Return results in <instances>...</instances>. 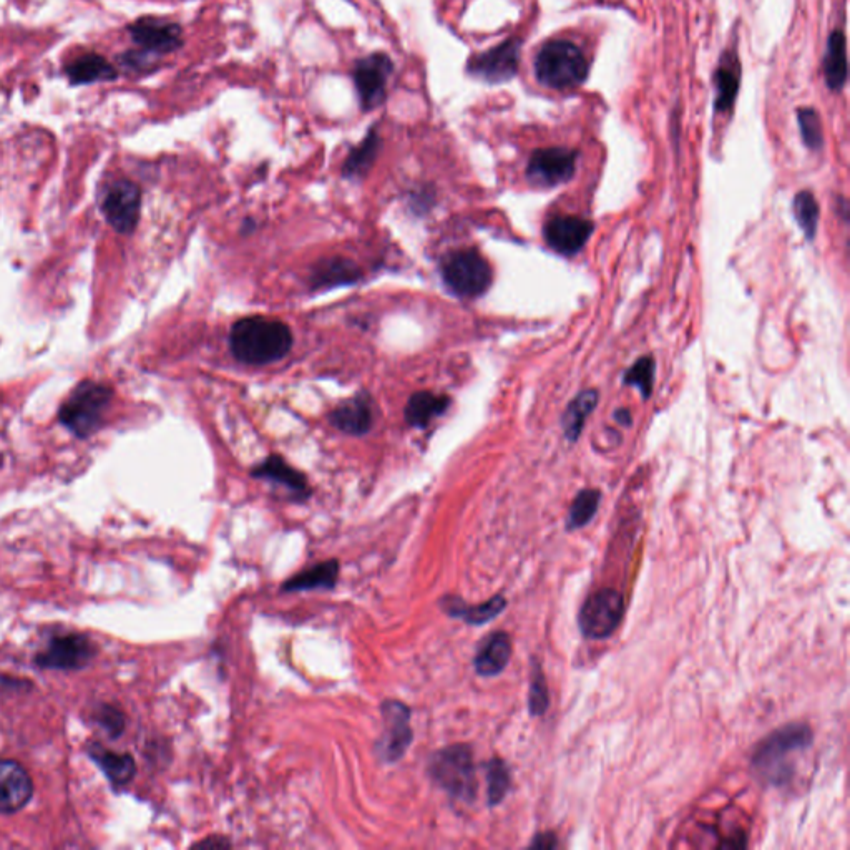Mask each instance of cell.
<instances>
[{
	"instance_id": "1",
	"label": "cell",
	"mask_w": 850,
	"mask_h": 850,
	"mask_svg": "<svg viewBox=\"0 0 850 850\" xmlns=\"http://www.w3.org/2000/svg\"><path fill=\"white\" fill-rule=\"evenodd\" d=\"M812 744V729L804 723H791L769 734L759 743L751 759L754 776L764 786L779 787L794 776V756Z\"/></svg>"
},
{
	"instance_id": "2",
	"label": "cell",
	"mask_w": 850,
	"mask_h": 850,
	"mask_svg": "<svg viewBox=\"0 0 850 850\" xmlns=\"http://www.w3.org/2000/svg\"><path fill=\"white\" fill-rule=\"evenodd\" d=\"M233 356L248 366H264L283 359L293 347V333L278 319L245 318L230 333Z\"/></svg>"
},
{
	"instance_id": "3",
	"label": "cell",
	"mask_w": 850,
	"mask_h": 850,
	"mask_svg": "<svg viewBox=\"0 0 850 850\" xmlns=\"http://www.w3.org/2000/svg\"><path fill=\"white\" fill-rule=\"evenodd\" d=\"M535 74L540 84L553 90H568L587 79L588 62L578 45L568 40H552L538 52Z\"/></svg>"
},
{
	"instance_id": "4",
	"label": "cell",
	"mask_w": 850,
	"mask_h": 850,
	"mask_svg": "<svg viewBox=\"0 0 850 850\" xmlns=\"http://www.w3.org/2000/svg\"><path fill=\"white\" fill-rule=\"evenodd\" d=\"M429 774L450 797L470 802L477 796L474 754L467 744H454L430 756Z\"/></svg>"
},
{
	"instance_id": "5",
	"label": "cell",
	"mask_w": 850,
	"mask_h": 850,
	"mask_svg": "<svg viewBox=\"0 0 850 850\" xmlns=\"http://www.w3.org/2000/svg\"><path fill=\"white\" fill-rule=\"evenodd\" d=\"M442 278L455 296L479 298L492 284V268L479 251L459 250L445 256Z\"/></svg>"
},
{
	"instance_id": "6",
	"label": "cell",
	"mask_w": 850,
	"mask_h": 850,
	"mask_svg": "<svg viewBox=\"0 0 850 850\" xmlns=\"http://www.w3.org/2000/svg\"><path fill=\"white\" fill-rule=\"evenodd\" d=\"M110 399L112 391L107 386L92 381L82 382L60 409V421L80 437H87L102 424L103 412Z\"/></svg>"
},
{
	"instance_id": "7",
	"label": "cell",
	"mask_w": 850,
	"mask_h": 850,
	"mask_svg": "<svg viewBox=\"0 0 850 850\" xmlns=\"http://www.w3.org/2000/svg\"><path fill=\"white\" fill-rule=\"evenodd\" d=\"M623 596L613 588H601L583 603L578 626L588 640H605L615 633L623 618Z\"/></svg>"
},
{
	"instance_id": "8",
	"label": "cell",
	"mask_w": 850,
	"mask_h": 850,
	"mask_svg": "<svg viewBox=\"0 0 850 850\" xmlns=\"http://www.w3.org/2000/svg\"><path fill=\"white\" fill-rule=\"evenodd\" d=\"M125 30L138 49L147 50L157 57L173 54L183 47L181 25L163 17L143 15L130 22Z\"/></svg>"
},
{
	"instance_id": "9",
	"label": "cell",
	"mask_w": 850,
	"mask_h": 850,
	"mask_svg": "<svg viewBox=\"0 0 850 850\" xmlns=\"http://www.w3.org/2000/svg\"><path fill=\"white\" fill-rule=\"evenodd\" d=\"M394 64L391 57L382 52L357 60L352 69V80L364 112H372L386 100L387 80L391 77Z\"/></svg>"
},
{
	"instance_id": "10",
	"label": "cell",
	"mask_w": 850,
	"mask_h": 850,
	"mask_svg": "<svg viewBox=\"0 0 850 850\" xmlns=\"http://www.w3.org/2000/svg\"><path fill=\"white\" fill-rule=\"evenodd\" d=\"M381 714L384 721V733L377 743L379 756L386 763H397L399 759L404 758L414 739L411 728V708L396 699H387L382 703Z\"/></svg>"
},
{
	"instance_id": "11",
	"label": "cell",
	"mask_w": 850,
	"mask_h": 850,
	"mask_svg": "<svg viewBox=\"0 0 850 850\" xmlns=\"http://www.w3.org/2000/svg\"><path fill=\"white\" fill-rule=\"evenodd\" d=\"M142 191L137 183L130 180H118L108 186L103 196L102 210L108 223L118 233H132L140 218Z\"/></svg>"
},
{
	"instance_id": "12",
	"label": "cell",
	"mask_w": 850,
	"mask_h": 850,
	"mask_svg": "<svg viewBox=\"0 0 850 850\" xmlns=\"http://www.w3.org/2000/svg\"><path fill=\"white\" fill-rule=\"evenodd\" d=\"M520 47H522V40H507L504 44L497 45L484 54L472 57L469 65H467V70H469L470 75L490 82V84L507 82L517 74Z\"/></svg>"
},
{
	"instance_id": "13",
	"label": "cell",
	"mask_w": 850,
	"mask_h": 850,
	"mask_svg": "<svg viewBox=\"0 0 850 850\" xmlns=\"http://www.w3.org/2000/svg\"><path fill=\"white\" fill-rule=\"evenodd\" d=\"M577 152L568 148H543L533 153L528 162L527 176L533 185L557 186L572 180L577 168Z\"/></svg>"
},
{
	"instance_id": "14",
	"label": "cell",
	"mask_w": 850,
	"mask_h": 850,
	"mask_svg": "<svg viewBox=\"0 0 850 850\" xmlns=\"http://www.w3.org/2000/svg\"><path fill=\"white\" fill-rule=\"evenodd\" d=\"M93 655H95V646L87 636H57L50 641L45 651L35 658V663L40 668L79 670L92 661Z\"/></svg>"
},
{
	"instance_id": "15",
	"label": "cell",
	"mask_w": 850,
	"mask_h": 850,
	"mask_svg": "<svg viewBox=\"0 0 850 850\" xmlns=\"http://www.w3.org/2000/svg\"><path fill=\"white\" fill-rule=\"evenodd\" d=\"M593 233V225L578 216H555L543 228L547 245L560 255L573 256L583 250Z\"/></svg>"
},
{
	"instance_id": "16",
	"label": "cell",
	"mask_w": 850,
	"mask_h": 850,
	"mask_svg": "<svg viewBox=\"0 0 850 850\" xmlns=\"http://www.w3.org/2000/svg\"><path fill=\"white\" fill-rule=\"evenodd\" d=\"M34 782L24 766L15 761H0V814H14L29 804Z\"/></svg>"
},
{
	"instance_id": "17",
	"label": "cell",
	"mask_w": 850,
	"mask_h": 850,
	"mask_svg": "<svg viewBox=\"0 0 850 850\" xmlns=\"http://www.w3.org/2000/svg\"><path fill=\"white\" fill-rule=\"evenodd\" d=\"M64 75L70 87H87L102 82H115L120 77V70L102 54L87 52L67 62Z\"/></svg>"
},
{
	"instance_id": "18",
	"label": "cell",
	"mask_w": 850,
	"mask_h": 850,
	"mask_svg": "<svg viewBox=\"0 0 850 850\" xmlns=\"http://www.w3.org/2000/svg\"><path fill=\"white\" fill-rule=\"evenodd\" d=\"M512 658V641L505 631H495L485 638L474 658L477 675L492 678L502 673Z\"/></svg>"
},
{
	"instance_id": "19",
	"label": "cell",
	"mask_w": 850,
	"mask_h": 850,
	"mask_svg": "<svg viewBox=\"0 0 850 850\" xmlns=\"http://www.w3.org/2000/svg\"><path fill=\"white\" fill-rule=\"evenodd\" d=\"M329 421L333 422L336 429L342 430L346 434H367L372 427V422H374L372 402L364 394L354 397L351 401L344 402L341 406L336 407L331 412Z\"/></svg>"
},
{
	"instance_id": "20",
	"label": "cell",
	"mask_w": 850,
	"mask_h": 850,
	"mask_svg": "<svg viewBox=\"0 0 850 850\" xmlns=\"http://www.w3.org/2000/svg\"><path fill=\"white\" fill-rule=\"evenodd\" d=\"M440 605L447 615L460 618L469 625L480 626L497 618L505 610L507 600L504 596L497 595L492 600L480 603V605H467L464 600H460L457 596H444Z\"/></svg>"
},
{
	"instance_id": "21",
	"label": "cell",
	"mask_w": 850,
	"mask_h": 850,
	"mask_svg": "<svg viewBox=\"0 0 850 850\" xmlns=\"http://www.w3.org/2000/svg\"><path fill=\"white\" fill-rule=\"evenodd\" d=\"M90 758L98 764V767L105 772L108 781L112 782L113 786H127L128 782L132 781L137 772V764L133 761L130 754L113 753L110 749H105L100 744H93L88 749Z\"/></svg>"
},
{
	"instance_id": "22",
	"label": "cell",
	"mask_w": 850,
	"mask_h": 850,
	"mask_svg": "<svg viewBox=\"0 0 850 850\" xmlns=\"http://www.w3.org/2000/svg\"><path fill=\"white\" fill-rule=\"evenodd\" d=\"M253 475L258 477V479L271 480V482H276V484L284 485V487H288L291 492L299 495V497H308L309 495L306 477L301 472H298V470L293 469L291 465L286 464L278 455H271V457L264 460L263 464H259L253 470Z\"/></svg>"
},
{
	"instance_id": "23",
	"label": "cell",
	"mask_w": 850,
	"mask_h": 850,
	"mask_svg": "<svg viewBox=\"0 0 850 850\" xmlns=\"http://www.w3.org/2000/svg\"><path fill=\"white\" fill-rule=\"evenodd\" d=\"M339 578L338 560L319 563L283 583V592H309L319 588H334Z\"/></svg>"
},
{
	"instance_id": "24",
	"label": "cell",
	"mask_w": 850,
	"mask_h": 850,
	"mask_svg": "<svg viewBox=\"0 0 850 850\" xmlns=\"http://www.w3.org/2000/svg\"><path fill=\"white\" fill-rule=\"evenodd\" d=\"M381 148V137L376 127L367 132L366 138L357 147L352 148L347 155L346 162L342 165V176L349 180H357L367 175L372 165L376 162L377 153Z\"/></svg>"
},
{
	"instance_id": "25",
	"label": "cell",
	"mask_w": 850,
	"mask_h": 850,
	"mask_svg": "<svg viewBox=\"0 0 850 850\" xmlns=\"http://www.w3.org/2000/svg\"><path fill=\"white\" fill-rule=\"evenodd\" d=\"M450 399L434 392H417L406 407V421L414 427H425L449 409Z\"/></svg>"
},
{
	"instance_id": "26",
	"label": "cell",
	"mask_w": 850,
	"mask_h": 850,
	"mask_svg": "<svg viewBox=\"0 0 850 850\" xmlns=\"http://www.w3.org/2000/svg\"><path fill=\"white\" fill-rule=\"evenodd\" d=\"M361 278V271L356 264L346 258L326 259L314 269V288H333L342 284L356 283Z\"/></svg>"
},
{
	"instance_id": "27",
	"label": "cell",
	"mask_w": 850,
	"mask_h": 850,
	"mask_svg": "<svg viewBox=\"0 0 850 850\" xmlns=\"http://www.w3.org/2000/svg\"><path fill=\"white\" fill-rule=\"evenodd\" d=\"M824 75L832 90H841L847 80L846 37L841 30H836L829 37L824 60Z\"/></svg>"
},
{
	"instance_id": "28",
	"label": "cell",
	"mask_w": 850,
	"mask_h": 850,
	"mask_svg": "<svg viewBox=\"0 0 850 850\" xmlns=\"http://www.w3.org/2000/svg\"><path fill=\"white\" fill-rule=\"evenodd\" d=\"M596 402H598V392L596 391L582 392L580 396L575 397L570 402V406L563 416V429H565V435L568 439L577 440L580 437L588 416L595 411Z\"/></svg>"
},
{
	"instance_id": "29",
	"label": "cell",
	"mask_w": 850,
	"mask_h": 850,
	"mask_svg": "<svg viewBox=\"0 0 850 850\" xmlns=\"http://www.w3.org/2000/svg\"><path fill=\"white\" fill-rule=\"evenodd\" d=\"M739 90V64L736 60H729L728 64H721L716 72V110L728 112L738 97Z\"/></svg>"
},
{
	"instance_id": "30",
	"label": "cell",
	"mask_w": 850,
	"mask_h": 850,
	"mask_svg": "<svg viewBox=\"0 0 850 850\" xmlns=\"http://www.w3.org/2000/svg\"><path fill=\"white\" fill-rule=\"evenodd\" d=\"M600 499L601 494L595 489L582 490V492L577 495V499L573 500L570 512H568V532L578 530V528L585 527V525L592 522V518L595 517V513L598 512Z\"/></svg>"
},
{
	"instance_id": "31",
	"label": "cell",
	"mask_w": 850,
	"mask_h": 850,
	"mask_svg": "<svg viewBox=\"0 0 850 850\" xmlns=\"http://www.w3.org/2000/svg\"><path fill=\"white\" fill-rule=\"evenodd\" d=\"M510 789V771L502 759L487 764V799L489 806H499Z\"/></svg>"
},
{
	"instance_id": "32",
	"label": "cell",
	"mask_w": 850,
	"mask_h": 850,
	"mask_svg": "<svg viewBox=\"0 0 850 850\" xmlns=\"http://www.w3.org/2000/svg\"><path fill=\"white\" fill-rule=\"evenodd\" d=\"M794 215L807 240H814L819 223V205L811 191H801L794 198Z\"/></svg>"
},
{
	"instance_id": "33",
	"label": "cell",
	"mask_w": 850,
	"mask_h": 850,
	"mask_svg": "<svg viewBox=\"0 0 850 850\" xmlns=\"http://www.w3.org/2000/svg\"><path fill=\"white\" fill-rule=\"evenodd\" d=\"M118 67L125 74L148 75L158 69L160 57L150 54L147 50L130 49L118 55Z\"/></svg>"
},
{
	"instance_id": "34",
	"label": "cell",
	"mask_w": 850,
	"mask_h": 850,
	"mask_svg": "<svg viewBox=\"0 0 850 850\" xmlns=\"http://www.w3.org/2000/svg\"><path fill=\"white\" fill-rule=\"evenodd\" d=\"M653 381H655V359L648 356L636 361L623 379L628 386L638 387L645 399L653 394Z\"/></svg>"
},
{
	"instance_id": "35",
	"label": "cell",
	"mask_w": 850,
	"mask_h": 850,
	"mask_svg": "<svg viewBox=\"0 0 850 850\" xmlns=\"http://www.w3.org/2000/svg\"><path fill=\"white\" fill-rule=\"evenodd\" d=\"M548 704H550V694H548L547 680L543 676L542 668L535 665L530 693H528V711L533 718H538L547 713Z\"/></svg>"
},
{
	"instance_id": "36",
	"label": "cell",
	"mask_w": 850,
	"mask_h": 850,
	"mask_svg": "<svg viewBox=\"0 0 850 850\" xmlns=\"http://www.w3.org/2000/svg\"><path fill=\"white\" fill-rule=\"evenodd\" d=\"M797 118H799V127H801L804 143H806L807 147L812 148V150H819L822 147V143H824L819 115L812 108H801L797 112Z\"/></svg>"
},
{
	"instance_id": "37",
	"label": "cell",
	"mask_w": 850,
	"mask_h": 850,
	"mask_svg": "<svg viewBox=\"0 0 850 850\" xmlns=\"http://www.w3.org/2000/svg\"><path fill=\"white\" fill-rule=\"evenodd\" d=\"M98 721L102 723L103 728L107 729L108 733H113V738H117L118 734H122L125 719H123L122 714L117 709L108 708L107 706V708L103 709L102 716H98Z\"/></svg>"
},
{
	"instance_id": "38",
	"label": "cell",
	"mask_w": 850,
	"mask_h": 850,
	"mask_svg": "<svg viewBox=\"0 0 850 850\" xmlns=\"http://www.w3.org/2000/svg\"><path fill=\"white\" fill-rule=\"evenodd\" d=\"M532 847H535V849H553V847H557V839L553 834H540V836L535 837Z\"/></svg>"
},
{
	"instance_id": "39",
	"label": "cell",
	"mask_w": 850,
	"mask_h": 850,
	"mask_svg": "<svg viewBox=\"0 0 850 850\" xmlns=\"http://www.w3.org/2000/svg\"><path fill=\"white\" fill-rule=\"evenodd\" d=\"M616 421L620 422L623 425L631 424V414L630 411H626V409H620V411L615 412Z\"/></svg>"
},
{
	"instance_id": "40",
	"label": "cell",
	"mask_w": 850,
	"mask_h": 850,
	"mask_svg": "<svg viewBox=\"0 0 850 850\" xmlns=\"http://www.w3.org/2000/svg\"><path fill=\"white\" fill-rule=\"evenodd\" d=\"M210 846L230 847V842H226V841L223 842V839H220V841L215 842V844H213V842H211V841H203V842H200V844H196V847H210Z\"/></svg>"
}]
</instances>
